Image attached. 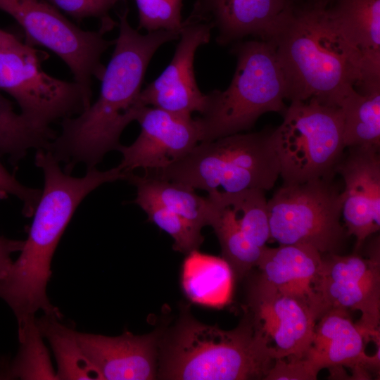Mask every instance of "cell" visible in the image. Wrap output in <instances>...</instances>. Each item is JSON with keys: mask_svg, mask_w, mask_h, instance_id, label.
Returning <instances> with one entry per match:
<instances>
[{"mask_svg": "<svg viewBox=\"0 0 380 380\" xmlns=\"http://www.w3.org/2000/svg\"><path fill=\"white\" fill-rule=\"evenodd\" d=\"M334 0H308V1H326L329 4H330L331 1L333 2Z\"/></svg>", "mask_w": 380, "mask_h": 380, "instance_id": "34", "label": "cell"}, {"mask_svg": "<svg viewBox=\"0 0 380 380\" xmlns=\"http://www.w3.org/2000/svg\"><path fill=\"white\" fill-rule=\"evenodd\" d=\"M60 11L72 19L82 21L86 18L100 20V27L110 31L116 23L110 17V11L126 0H46Z\"/></svg>", "mask_w": 380, "mask_h": 380, "instance_id": "29", "label": "cell"}, {"mask_svg": "<svg viewBox=\"0 0 380 380\" xmlns=\"http://www.w3.org/2000/svg\"><path fill=\"white\" fill-rule=\"evenodd\" d=\"M322 262V254L300 244L265 246L257 267L260 277L277 289L308 299L319 314L322 310L314 291V284Z\"/></svg>", "mask_w": 380, "mask_h": 380, "instance_id": "19", "label": "cell"}, {"mask_svg": "<svg viewBox=\"0 0 380 380\" xmlns=\"http://www.w3.org/2000/svg\"><path fill=\"white\" fill-rule=\"evenodd\" d=\"M128 11L118 15L119 34L98 99L75 117L62 120L61 133L47 148L67 173L80 163L96 167L107 153L118 150L122 132L145 107L141 88L152 56L162 44L179 38L180 32L165 30L139 33L129 23Z\"/></svg>", "mask_w": 380, "mask_h": 380, "instance_id": "1", "label": "cell"}, {"mask_svg": "<svg viewBox=\"0 0 380 380\" xmlns=\"http://www.w3.org/2000/svg\"><path fill=\"white\" fill-rule=\"evenodd\" d=\"M319 370L306 357L277 359L265 379H316Z\"/></svg>", "mask_w": 380, "mask_h": 380, "instance_id": "31", "label": "cell"}, {"mask_svg": "<svg viewBox=\"0 0 380 380\" xmlns=\"http://www.w3.org/2000/svg\"><path fill=\"white\" fill-rule=\"evenodd\" d=\"M276 360L249 312L230 331L187 320L167 347L160 376L174 380L265 379Z\"/></svg>", "mask_w": 380, "mask_h": 380, "instance_id": "4", "label": "cell"}, {"mask_svg": "<svg viewBox=\"0 0 380 380\" xmlns=\"http://www.w3.org/2000/svg\"><path fill=\"white\" fill-rule=\"evenodd\" d=\"M284 72L286 99L340 107L353 89L368 84L360 51L342 31L326 1L293 3L268 41Z\"/></svg>", "mask_w": 380, "mask_h": 380, "instance_id": "3", "label": "cell"}, {"mask_svg": "<svg viewBox=\"0 0 380 380\" xmlns=\"http://www.w3.org/2000/svg\"><path fill=\"white\" fill-rule=\"evenodd\" d=\"M314 291L323 315L331 308L359 310L357 324L371 336L379 334L380 258L379 246L368 258L357 253L322 255Z\"/></svg>", "mask_w": 380, "mask_h": 380, "instance_id": "11", "label": "cell"}, {"mask_svg": "<svg viewBox=\"0 0 380 380\" xmlns=\"http://www.w3.org/2000/svg\"><path fill=\"white\" fill-rule=\"evenodd\" d=\"M139 13L137 30L181 32L182 0H135Z\"/></svg>", "mask_w": 380, "mask_h": 380, "instance_id": "28", "label": "cell"}, {"mask_svg": "<svg viewBox=\"0 0 380 380\" xmlns=\"http://www.w3.org/2000/svg\"><path fill=\"white\" fill-rule=\"evenodd\" d=\"M339 108L346 148L380 147V86L351 90Z\"/></svg>", "mask_w": 380, "mask_h": 380, "instance_id": "23", "label": "cell"}, {"mask_svg": "<svg viewBox=\"0 0 380 380\" xmlns=\"http://www.w3.org/2000/svg\"><path fill=\"white\" fill-rule=\"evenodd\" d=\"M272 140L283 184L333 177L345 152L341 109L315 99L292 101Z\"/></svg>", "mask_w": 380, "mask_h": 380, "instance_id": "7", "label": "cell"}, {"mask_svg": "<svg viewBox=\"0 0 380 380\" xmlns=\"http://www.w3.org/2000/svg\"><path fill=\"white\" fill-rule=\"evenodd\" d=\"M272 130L199 142L182 158L146 175L185 184L208 194L270 190L280 173Z\"/></svg>", "mask_w": 380, "mask_h": 380, "instance_id": "6", "label": "cell"}, {"mask_svg": "<svg viewBox=\"0 0 380 380\" xmlns=\"http://www.w3.org/2000/svg\"><path fill=\"white\" fill-rule=\"evenodd\" d=\"M292 5V0H196L190 15L215 27L220 45L248 35L269 41Z\"/></svg>", "mask_w": 380, "mask_h": 380, "instance_id": "17", "label": "cell"}, {"mask_svg": "<svg viewBox=\"0 0 380 380\" xmlns=\"http://www.w3.org/2000/svg\"><path fill=\"white\" fill-rule=\"evenodd\" d=\"M0 11L21 27L26 43L57 55L91 100L93 80L101 81L106 68L101 56L115 44V40L104 37L106 30L81 29L46 0H0Z\"/></svg>", "mask_w": 380, "mask_h": 380, "instance_id": "10", "label": "cell"}, {"mask_svg": "<svg viewBox=\"0 0 380 380\" xmlns=\"http://www.w3.org/2000/svg\"><path fill=\"white\" fill-rule=\"evenodd\" d=\"M13 34L0 29V46L11 37Z\"/></svg>", "mask_w": 380, "mask_h": 380, "instance_id": "33", "label": "cell"}, {"mask_svg": "<svg viewBox=\"0 0 380 380\" xmlns=\"http://www.w3.org/2000/svg\"><path fill=\"white\" fill-rule=\"evenodd\" d=\"M335 167L345 187L341 191L343 217L348 235L359 249L380 229L379 148H349Z\"/></svg>", "mask_w": 380, "mask_h": 380, "instance_id": "15", "label": "cell"}, {"mask_svg": "<svg viewBox=\"0 0 380 380\" xmlns=\"http://www.w3.org/2000/svg\"><path fill=\"white\" fill-rule=\"evenodd\" d=\"M350 317L347 310L331 308L317 322L312 343L305 357L319 371H337L343 367L352 369L353 377L366 379L369 371L379 369V347L373 355L366 353V344L376 341Z\"/></svg>", "mask_w": 380, "mask_h": 380, "instance_id": "16", "label": "cell"}, {"mask_svg": "<svg viewBox=\"0 0 380 380\" xmlns=\"http://www.w3.org/2000/svg\"><path fill=\"white\" fill-rule=\"evenodd\" d=\"M213 206L210 226L220 242L222 258L229 264L234 277L241 279L257 267L262 252L242 232L231 207L222 199L208 195Z\"/></svg>", "mask_w": 380, "mask_h": 380, "instance_id": "24", "label": "cell"}, {"mask_svg": "<svg viewBox=\"0 0 380 380\" xmlns=\"http://www.w3.org/2000/svg\"><path fill=\"white\" fill-rule=\"evenodd\" d=\"M34 163L44 175V187L32 214V222L18 258L0 279V298L14 312L19 328L34 319L35 312L60 317L46 296L51 262L58 243L83 199L99 186L126 179L118 166L88 169L76 177L65 172L48 149H37Z\"/></svg>", "mask_w": 380, "mask_h": 380, "instance_id": "2", "label": "cell"}, {"mask_svg": "<svg viewBox=\"0 0 380 380\" xmlns=\"http://www.w3.org/2000/svg\"><path fill=\"white\" fill-rule=\"evenodd\" d=\"M232 53L236 70L224 91L207 94V105L196 118L200 141H210L253 127L267 112L286 109V83L274 44L268 41L237 42Z\"/></svg>", "mask_w": 380, "mask_h": 380, "instance_id": "5", "label": "cell"}, {"mask_svg": "<svg viewBox=\"0 0 380 380\" xmlns=\"http://www.w3.org/2000/svg\"><path fill=\"white\" fill-rule=\"evenodd\" d=\"M234 274L226 260L193 251L187 254L182 272V285L193 303L222 308L232 298Z\"/></svg>", "mask_w": 380, "mask_h": 380, "instance_id": "21", "label": "cell"}, {"mask_svg": "<svg viewBox=\"0 0 380 380\" xmlns=\"http://www.w3.org/2000/svg\"><path fill=\"white\" fill-rule=\"evenodd\" d=\"M331 12L349 40L360 51L368 82H380V0H334Z\"/></svg>", "mask_w": 380, "mask_h": 380, "instance_id": "20", "label": "cell"}, {"mask_svg": "<svg viewBox=\"0 0 380 380\" xmlns=\"http://www.w3.org/2000/svg\"><path fill=\"white\" fill-rule=\"evenodd\" d=\"M44 54L13 34L0 46V89L17 102L20 113L34 125L51 127L75 116L90 104L81 86L47 74Z\"/></svg>", "mask_w": 380, "mask_h": 380, "instance_id": "9", "label": "cell"}, {"mask_svg": "<svg viewBox=\"0 0 380 380\" xmlns=\"http://www.w3.org/2000/svg\"><path fill=\"white\" fill-rule=\"evenodd\" d=\"M134 203L146 213L148 221L173 239L175 251L188 254L198 250L203 243L202 228L185 217L150 201H134Z\"/></svg>", "mask_w": 380, "mask_h": 380, "instance_id": "27", "label": "cell"}, {"mask_svg": "<svg viewBox=\"0 0 380 380\" xmlns=\"http://www.w3.org/2000/svg\"><path fill=\"white\" fill-rule=\"evenodd\" d=\"M57 134L51 127H39L20 113L0 94V156L12 165L18 164L30 149H47Z\"/></svg>", "mask_w": 380, "mask_h": 380, "instance_id": "25", "label": "cell"}, {"mask_svg": "<svg viewBox=\"0 0 380 380\" xmlns=\"http://www.w3.org/2000/svg\"><path fill=\"white\" fill-rule=\"evenodd\" d=\"M79 346L99 379L151 380L156 377L158 337L156 332L121 336L76 332Z\"/></svg>", "mask_w": 380, "mask_h": 380, "instance_id": "18", "label": "cell"}, {"mask_svg": "<svg viewBox=\"0 0 380 380\" xmlns=\"http://www.w3.org/2000/svg\"><path fill=\"white\" fill-rule=\"evenodd\" d=\"M58 317L45 315L36 324L40 334L49 340L58 363L57 379H99L94 368L83 354L76 331L62 325Z\"/></svg>", "mask_w": 380, "mask_h": 380, "instance_id": "26", "label": "cell"}, {"mask_svg": "<svg viewBox=\"0 0 380 380\" xmlns=\"http://www.w3.org/2000/svg\"><path fill=\"white\" fill-rule=\"evenodd\" d=\"M248 312L277 359L303 357L319 314L308 299L277 289L260 277L251 289Z\"/></svg>", "mask_w": 380, "mask_h": 380, "instance_id": "12", "label": "cell"}, {"mask_svg": "<svg viewBox=\"0 0 380 380\" xmlns=\"http://www.w3.org/2000/svg\"><path fill=\"white\" fill-rule=\"evenodd\" d=\"M137 188L134 201L156 203L185 217L201 228L210 226L213 207L208 197L197 194L185 184L129 172L126 178Z\"/></svg>", "mask_w": 380, "mask_h": 380, "instance_id": "22", "label": "cell"}, {"mask_svg": "<svg viewBox=\"0 0 380 380\" xmlns=\"http://www.w3.org/2000/svg\"><path fill=\"white\" fill-rule=\"evenodd\" d=\"M41 189L25 186L11 174L0 160V200L9 196L16 197L23 203V214L31 217L41 196Z\"/></svg>", "mask_w": 380, "mask_h": 380, "instance_id": "30", "label": "cell"}, {"mask_svg": "<svg viewBox=\"0 0 380 380\" xmlns=\"http://www.w3.org/2000/svg\"><path fill=\"white\" fill-rule=\"evenodd\" d=\"M341 208V192L332 177L283 184L267 201L270 239L337 253L348 235Z\"/></svg>", "mask_w": 380, "mask_h": 380, "instance_id": "8", "label": "cell"}, {"mask_svg": "<svg viewBox=\"0 0 380 380\" xmlns=\"http://www.w3.org/2000/svg\"><path fill=\"white\" fill-rule=\"evenodd\" d=\"M141 132L129 146L118 151L122 160L118 165L126 173L137 169L146 172L165 168L184 157L200 141L196 119L160 108L145 106L137 118Z\"/></svg>", "mask_w": 380, "mask_h": 380, "instance_id": "13", "label": "cell"}, {"mask_svg": "<svg viewBox=\"0 0 380 380\" xmlns=\"http://www.w3.org/2000/svg\"><path fill=\"white\" fill-rule=\"evenodd\" d=\"M23 244L24 241L9 239L0 235V279L12 265V253L20 252Z\"/></svg>", "mask_w": 380, "mask_h": 380, "instance_id": "32", "label": "cell"}, {"mask_svg": "<svg viewBox=\"0 0 380 380\" xmlns=\"http://www.w3.org/2000/svg\"><path fill=\"white\" fill-rule=\"evenodd\" d=\"M212 28L210 23L190 15L183 21L180 40L171 62L141 91V101L145 106L186 117H191L194 112H204L208 97L196 84L194 61L197 49L210 41Z\"/></svg>", "mask_w": 380, "mask_h": 380, "instance_id": "14", "label": "cell"}]
</instances>
